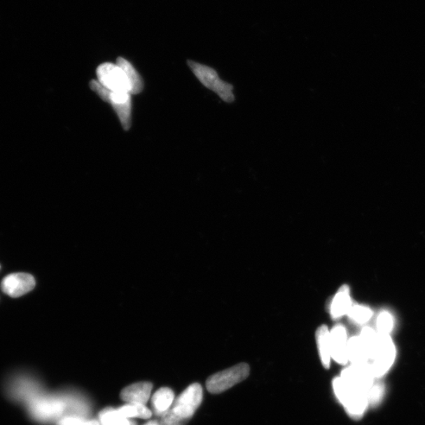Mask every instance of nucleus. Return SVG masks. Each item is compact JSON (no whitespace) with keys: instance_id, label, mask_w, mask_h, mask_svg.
<instances>
[{"instance_id":"nucleus-11","label":"nucleus","mask_w":425,"mask_h":425,"mask_svg":"<svg viewBox=\"0 0 425 425\" xmlns=\"http://www.w3.org/2000/svg\"><path fill=\"white\" fill-rule=\"evenodd\" d=\"M153 385L148 382H141L127 386L120 392V398L129 403L145 405L149 400Z\"/></svg>"},{"instance_id":"nucleus-10","label":"nucleus","mask_w":425,"mask_h":425,"mask_svg":"<svg viewBox=\"0 0 425 425\" xmlns=\"http://www.w3.org/2000/svg\"><path fill=\"white\" fill-rule=\"evenodd\" d=\"M330 340H331L332 359L340 365L348 363V337L344 326L337 325L330 331Z\"/></svg>"},{"instance_id":"nucleus-14","label":"nucleus","mask_w":425,"mask_h":425,"mask_svg":"<svg viewBox=\"0 0 425 425\" xmlns=\"http://www.w3.org/2000/svg\"><path fill=\"white\" fill-rule=\"evenodd\" d=\"M315 338L321 363L323 367L328 369L330 364H331L332 353L330 330L328 326L323 325L316 329Z\"/></svg>"},{"instance_id":"nucleus-2","label":"nucleus","mask_w":425,"mask_h":425,"mask_svg":"<svg viewBox=\"0 0 425 425\" xmlns=\"http://www.w3.org/2000/svg\"><path fill=\"white\" fill-rule=\"evenodd\" d=\"M188 65L202 85L217 94L225 103L232 104L234 102V86L222 80L214 68L193 60H188Z\"/></svg>"},{"instance_id":"nucleus-24","label":"nucleus","mask_w":425,"mask_h":425,"mask_svg":"<svg viewBox=\"0 0 425 425\" xmlns=\"http://www.w3.org/2000/svg\"><path fill=\"white\" fill-rule=\"evenodd\" d=\"M186 424L185 421L175 417L169 410L162 416L160 425H185Z\"/></svg>"},{"instance_id":"nucleus-23","label":"nucleus","mask_w":425,"mask_h":425,"mask_svg":"<svg viewBox=\"0 0 425 425\" xmlns=\"http://www.w3.org/2000/svg\"><path fill=\"white\" fill-rule=\"evenodd\" d=\"M384 394V389L382 384H373L368 392L369 404L375 405L382 400Z\"/></svg>"},{"instance_id":"nucleus-5","label":"nucleus","mask_w":425,"mask_h":425,"mask_svg":"<svg viewBox=\"0 0 425 425\" xmlns=\"http://www.w3.org/2000/svg\"><path fill=\"white\" fill-rule=\"evenodd\" d=\"M378 334L375 352L370 361L374 377H382L391 369L396 359V347L389 334Z\"/></svg>"},{"instance_id":"nucleus-13","label":"nucleus","mask_w":425,"mask_h":425,"mask_svg":"<svg viewBox=\"0 0 425 425\" xmlns=\"http://www.w3.org/2000/svg\"><path fill=\"white\" fill-rule=\"evenodd\" d=\"M31 407L36 417L41 420H48L60 415L64 409V405L59 400L43 399L34 403Z\"/></svg>"},{"instance_id":"nucleus-6","label":"nucleus","mask_w":425,"mask_h":425,"mask_svg":"<svg viewBox=\"0 0 425 425\" xmlns=\"http://www.w3.org/2000/svg\"><path fill=\"white\" fill-rule=\"evenodd\" d=\"M202 401V388L200 384H193L176 399L171 413L186 423L191 419Z\"/></svg>"},{"instance_id":"nucleus-15","label":"nucleus","mask_w":425,"mask_h":425,"mask_svg":"<svg viewBox=\"0 0 425 425\" xmlns=\"http://www.w3.org/2000/svg\"><path fill=\"white\" fill-rule=\"evenodd\" d=\"M347 354L348 361L353 365H363L370 363L369 355H368L359 335H354L349 339Z\"/></svg>"},{"instance_id":"nucleus-26","label":"nucleus","mask_w":425,"mask_h":425,"mask_svg":"<svg viewBox=\"0 0 425 425\" xmlns=\"http://www.w3.org/2000/svg\"><path fill=\"white\" fill-rule=\"evenodd\" d=\"M145 425H160V424H158L156 421H151L148 424H146Z\"/></svg>"},{"instance_id":"nucleus-1","label":"nucleus","mask_w":425,"mask_h":425,"mask_svg":"<svg viewBox=\"0 0 425 425\" xmlns=\"http://www.w3.org/2000/svg\"><path fill=\"white\" fill-rule=\"evenodd\" d=\"M333 386L336 398L349 415L354 418L363 415L369 405L368 392L354 388L340 377L333 379Z\"/></svg>"},{"instance_id":"nucleus-21","label":"nucleus","mask_w":425,"mask_h":425,"mask_svg":"<svg viewBox=\"0 0 425 425\" xmlns=\"http://www.w3.org/2000/svg\"><path fill=\"white\" fill-rule=\"evenodd\" d=\"M349 318L354 323L363 325L369 321L372 316V312L369 307L361 305H353L348 312Z\"/></svg>"},{"instance_id":"nucleus-12","label":"nucleus","mask_w":425,"mask_h":425,"mask_svg":"<svg viewBox=\"0 0 425 425\" xmlns=\"http://www.w3.org/2000/svg\"><path fill=\"white\" fill-rule=\"evenodd\" d=\"M350 289L346 285L342 286L334 296L330 306V314L333 319H338L345 315L352 307Z\"/></svg>"},{"instance_id":"nucleus-9","label":"nucleus","mask_w":425,"mask_h":425,"mask_svg":"<svg viewBox=\"0 0 425 425\" xmlns=\"http://www.w3.org/2000/svg\"><path fill=\"white\" fill-rule=\"evenodd\" d=\"M35 286L34 277L31 274H25V272L6 276L1 283L4 293L12 298L21 297L29 293Z\"/></svg>"},{"instance_id":"nucleus-19","label":"nucleus","mask_w":425,"mask_h":425,"mask_svg":"<svg viewBox=\"0 0 425 425\" xmlns=\"http://www.w3.org/2000/svg\"><path fill=\"white\" fill-rule=\"evenodd\" d=\"M99 420L102 425H137L128 418L120 415L117 410L107 408L99 414Z\"/></svg>"},{"instance_id":"nucleus-22","label":"nucleus","mask_w":425,"mask_h":425,"mask_svg":"<svg viewBox=\"0 0 425 425\" xmlns=\"http://www.w3.org/2000/svg\"><path fill=\"white\" fill-rule=\"evenodd\" d=\"M394 326L392 316L388 312L380 314L377 319L378 333L390 334Z\"/></svg>"},{"instance_id":"nucleus-25","label":"nucleus","mask_w":425,"mask_h":425,"mask_svg":"<svg viewBox=\"0 0 425 425\" xmlns=\"http://www.w3.org/2000/svg\"><path fill=\"white\" fill-rule=\"evenodd\" d=\"M85 421L78 417H65L60 420L57 425H84Z\"/></svg>"},{"instance_id":"nucleus-4","label":"nucleus","mask_w":425,"mask_h":425,"mask_svg":"<svg viewBox=\"0 0 425 425\" xmlns=\"http://www.w3.org/2000/svg\"><path fill=\"white\" fill-rule=\"evenodd\" d=\"M250 374V366L239 363L228 369L215 373L207 379V389L213 394H220L244 382Z\"/></svg>"},{"instance_id":"nucleus-17","label":"nucleus","mask_w":425,"mask_h":425,"mask_svg":"<svg viewBox=\"0 0 425 425\" xmlns=\"http://www.w3.org/2000/svg\"><path fill=\"white\" fill-rule=\"evenodd\" d=\"M117 65L123 69L127 78L129 80L130 94L137 95L141 93L144 90V82L135 68L132 67L129 61L120 58V57L117 60Z\"/></svg>"},{"instance_id":"nucleus-7","label":"nucleus","mask_w":425,"mask_h":425,"mask_svg":"<svg viewBox=\"0 0 425 425\" xmlns=\"http://www.w3.org/2000/svg\"><path fill=\"white\" fill-rule=\"evenodd\" d=\"M98 81L113 92H130V85L123 69L117 64L106 62L97 69Z\"/></svg>"},{"instance_id":"nucleus-3","label":"nucleus","mask_w":425,"mask_h":425,"mask_svg":"<svg viewBox=\"0 0 425 425\" xmlns=\"http://www.w3.org/2000/svg\"><path fill=\"white\" fill-rule=\"evenodd\" d=\"M91 90L105 102L109 103L116 111L120 123L125 131L131 128L132 125V98L130 92H113L100 84L98 81H90Z\"/></svg>"},{"instance_id":"nucleus-20","label":"nucleus","mask_w":425,"mask_h":425,"mask_svg":"<svg viewBox=\"0 0 425 425\" xmlns=\"http://www.w3.org/2000/svg\"><path fill=\"white\" fill-rule=\"evenodd\" d=\"M361 341H363L365 350L369 355L370 361L375 352L377 344L378 334L370 327H365L361 330L359 335Z\"/></svg>"},{"instance_id":"nucleus-16","label":"nucleus","mask_w":425,"mask_h":425,"mask_svg":"<svg viewBox=\"0 0 425 425\" xmlns=\"http://www.w3.org/2000/svg\"><path fill=\"white\" fill-rule=\"evenodd\" d=\"M174 400V393L168 388L158 390L151 399L152 408L156 415H163L169 410Z\"/></svg>"},{"instance_id":"nucleus-8","label":"nucleus","mask_w":425,"mask_h":425,"mask_svg":"<svg viewBox=\"0 0 425 425\" xmlns=\"http://www.w3.org/2000/svg\"><path fill=\"white\" fill-rule=\"evenodd\" d=\"M341 378L346 382L359 390L369 392L374 384L373 374L370 363L353 365L346 368L341 372Z\"/></svg>"},{"instance_id":"nucleus-18","label":"nucleus","mask_w":425,"mask_h":425,"mask_svg":"<svg viewBox=\"0 0 425 425\" xmlns=\"http://www.w3.org/2000/svg\"><path fill=\"white\" fill-rule=\"evenodd\" d=\"M118 413L125 418H143L148 419L151 417V411L144 405L137 403H128L117 410Z\"/></svg>"}]
</instances>
